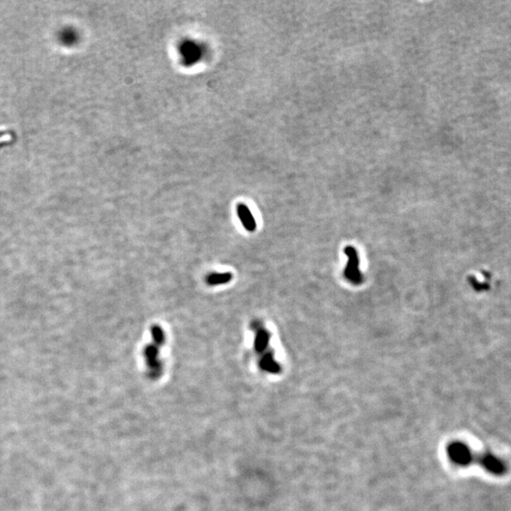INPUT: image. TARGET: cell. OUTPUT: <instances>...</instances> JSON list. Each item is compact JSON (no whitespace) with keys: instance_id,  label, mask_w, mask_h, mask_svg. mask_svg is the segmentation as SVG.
<instances>
[{"instance_id":"6da1fadb","label":"cell","mask_w":511,"mask_h":511,"mask_svg":"<svg viewBox=\"0 0 511 511\" xmlns=\"http://www.w3.org/2000/svg\"><path fill=\"white\" fill-rule=\"evenodd\" d=\"M344 253L348 257L347 265L344 270V276L351 283L358 285L363 281V277L359 270V258L355 249L351 246L344 248Z\"/></svg>"},{"instance_id":"7a4b0ae2","label":"cell","mask_w":511,"mask_h":511,"mask_svg":"<svg viewBox=\"0 0 511 511\" xmlns=\"http://www.w3.org/2000/svg\"><path fill=\"white\" fill-rule=\"evenodd\" d=\"M448 456L451 460L460 466H465L471 461V454L466 445L455 442L449 446Z\"/></svg>"},{"instance_id":"3957f363","label":"cell","mask_w":511,"mask_h":511,"mask_svg":"<svg viewBox=\"0 0 511 511\" xmlns=\"http://www.w3.org/2000/svg\"><path fill=\"white\" fill-rule=\"evenodd\" d=\"M145 358L151 375L153 377H158L161 373V364L158 360V348L156 345H148L144 350Z\"/></svg>"},{"instance_id":"277c9868","label":"cell","mask_w":511,"mask_h":511,"mask_svg":"<svg viewBox=\"0 0 511 511\" xmlns=\"http://www.w3.org/2000/svg\"><path fill=\"white\" fill-rule=\"evenodd\" d=\"M237 212H238V216L241 220L242 223L244 224L245 229L247 231H250V232H253L255 231L256 229V222L253 215L251 212L249 211V209L243 204H240L238 206V209H237Z\"/></svg>"},{"instance_id":"5b68a950","label":"cell","mask_w":511,"mask_h":511,"mask_svg":"<svg viewBox=\"0 0 511 511\" xmlns=\"http://www.w3.org/2000/svg\"><path fill=\"white\" fill-rule=\"evenodd\" d=\"M260 367L270 373H278L280 370V367L278 366V363L274 360L273 354L271 352H268L263 356L259 363Z\"/></svg>"},{"instance_id":"8992f818","label":"cell","mask_w":511,"mask_h":511,"mask_svg":"<svg viewBox=\"0 0 511 511\" xmlns=\"http://www.w3.org/2000/svg\"><path fill=\"white\" fill-rule=\"evenodd\" d=\"M233 278L232 274L230 273H221V274H218V273H214V274H211L207 277V283L210 285V286H216V285H222V284H225V283H228L229 281H231V279Z\"/></svg>"},{"instance_id":"52a82bcc","label":"cell","mask_w":511,"mask_h":511,"mask_svg":"<svg viewBox=\"0 0 511 511\" xmlns=\"http://www.w3.org/2000/svg\"><path fill=\"white\" fill-rule=\"evenodd\" d=\"M270 334L266 330L259 329L256 332V336L255 340V348L256 352H262L266 348L269 340H270Z\"/></svg>"},{"instance_id":"ba28073f","label":"cell","mask_w":511,"mask_h":511,"mask_svg":"<svg viewBox=\"0 0 511 511\" xmlns=\"http://www.w3.org/2000/svg\"><path fill=\"white\" fill-rule=\"evenodd\" d=\"M152 335H153V338L155 340L156 344L158 345H161V344H164V340H165V336H164V333L162 331V329L158 326H154L152 328Z\"/></svg>"}]
</instances>
